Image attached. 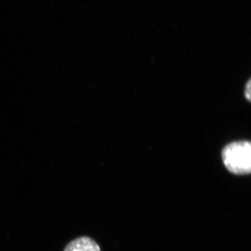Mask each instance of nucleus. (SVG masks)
<instances>
[{"mask_svg":"<svg viewBox=\"0 0 251 251\" xmlns=\"http://www.w3.org/2000/svg\"><path fill=\"white\" fill-rule=\"evenodd\" d=\"M64 251H100V248L92 238L80 237L69 242Z\"/></svg>","mask_w":251,"mask_h":251,"instance_id":"f03ea898","label":"nucleus"},{"mask_svg":"<svg viewBox=\"0 0 251 251\" xmlns=\"http://www.w3.org/2000/svg\"><path fill=\"white\" fill-rule=\"evenodd\" d=\"M222 159L227 171L232 174L245 175L251 172L250 142H234L226 145L222 151Z\"/></svg>","mask_w":251,"mask_h":251,"instance_id":"f257e3e1","label":"nucleus"},{"mask_svg":"<svg viewBox=\"0 0 251 251\" xmlns=\"http://www.w3.org/2000/svg\"><path fill=\"white\" fill-rule=\"evenodd\" d=\"M251 80H249L248 81L247 85H246V89H245V97L247 99V100H249V101H250L251 100Z\"/></svg>","mask_w":251,"mask_h":251,"instance_id":"7ed1b4c3","label":"nucleus"}]
</instances>
